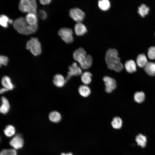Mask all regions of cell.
Segmentation results:
<instances>
[{
  "label": "cell",
  "instance_id": "obj_36",
  "mask_svg": "<svg viewBox=\"0 0 155 155\" xmlns=\"http://www.w3.org/2000/svg\"></svg>",
  "mask_w": 155,
  "mask_h": 155
},
{
  "label": "cell",
  "instance_id": "obj_12",
  "mask_svg": "<svg viewBox=\"0 0 155 155\" xmlns=\"http://www.w3.org/2000/svg\"><path fill=\"white\" fill-rule=\"evenodd\" d=\"M74 29L75 34L79 36L84 35L87 31L86 26L81 22L77 23L74 26Z\"/></svg>",
  "mask_w": 155,
  "mask_h": 155
},
{
  "label": "cell",
  "instance_id": "obj_17",
  "mask_svg": "<svg viewBox=\"0 0 155 155\" xmlns=\"http://www.w3.org/2000/svg\"><path fill=\"white\" fill-rule=\"evenodd\" d=\"M25 18L29 25L33 26L37 24L38 19L37 15L33 13H28Z\"/></svg>",
  "mask_w": 155,
  "mask_h": 155
},
{
  "label": "cell",
  "instance_id": "obj_34",
  "mask_svg": "<svg viewBox=\"0 0 155 155\" xmlns=\"http://www.w3.org/2000/svg\"><path fill=\"white\" fill-rule=\"evenodd\" d=\"M9 90L8 89H7L5 88H2L0 90V93L1 94L5 92H7Z\"/></svg>",
  "mask_w": 155,
  "mask_h": 155
},
{
  "label": "cell",
  "instance_id": "obj_2",
  "mask_svg": "<svg viewBox=\"0 0 155 155\" xmlns=\"http://www.w3.org/2000/svg\"><path fill=\"white\" fill-rule=\"evenodd\" d=\"M14 29L19 33L28 35L35 33L37 30L38 24L31 26L27 22L25 18L20 17L16 19L13 23Z\"/></svg>",
  "mask_w": 155,
  "mask_h": 155
},
{
  "label": "cell",
  "instance_id": "obj_35",
  "mask_svg": "<svg viewBox=\"0 0 155 155\" xmlns=\"http://www.w3.org/2000/svg\"><path fill=\"white\" fill-rule=\"evenodd\" d=\"M61 155H73V154L71 152H69L67 153H61Z\"/></svg>",
  "mask_w": 155,
  "mask_h": 155
},
{
  "label": "cell",
  "instance_id": "obj_30",
  "mask_svg": "<svg viewBox=\"0 0 155 155\" xmlns=\"http://www.w3.org/2000/svg\"><path fill=\"white\" fill-rule=\"evenodd\" d=\"M148 55L149 59H155V46H152L148 49Z\"/></svg>",
  "mask_w": 155,
  "mask_h": 155
},
{
  "label": "cell",
  "instance_id": "obj_25",
  "mask_svg": "<svg viewBox=\"0 0 155 155\" xmlns=\"http://www.w3.org/2000/svg\"><path fill=\"white\" fill-rule=\"evenodd\" d=\"M98 5L101 10L105 11L109 9L111 4L108 0H100L98 1Z\"/></svg>",
  "mask_w": 155,
  "mask_h": 155
},
{
  "label": "cell",
  "instance_id": "obj_23",
  "mask_svg": "<svg viewBox=\"0 0 155 155\" xmlns=\"http://www.w3.org/2000/svg\"><path fill=\"white\" fill-rule=\"evenodd\" d=\"M111 125L113 128L116 129H119L121 128L123 124L121 119L119 117H114L111 122Z\"/></svg>",
  "mask_w": 155,
  "mask_h": 155
},
{
  "label": "cell",
  "instance_id": "obj_9",
  "mask_svg": "<svg viewBox=\"0 0 155 155\" xmlns=\"http://www.w3.org/2000/svg\"><path fill=\"white\" fill-rule=\"evenodd\" d=\"M103 80L105 86V90L108 93L111 92L117 87L116 82L113 78L108 76H105Z\"/></svg>",
  "mask_w": 155,
  "mask_h": 155
},
{
  "label": "cell",
  "instance_id": "obj_10",
  "mask_svg": "<svg viewBox=\"0 0 155 155\" xmlns=\"http://www.w3.org/2000/svg\"><path fill=\"white\" fill-rule=\"evenodd\" d=\"M24 141L21 136L18 135L14 137L10 142V145L15 149H18L22 148Z\"/></svg>",
  "mask_w": 155,
  "mask_h": 155
},
{
  "label": "cell",
  "instance_id": "obj_18",
  "mask_svg": "<svg viewBox=\"0 0 155 155\" xmlns=\"http://www.w3.org/2000/svg\"><path fill=\"white\" fill-rule=\"evenodd\" d=\"M147 58L144 54L138 55L136 59V63L140 67H144L148 63Z\"/></svg>",
  "mask_w": 155,
  "mask_h": 155
},
{
  "label": "cell",
  "instance_id": "obj_14",
  "mask_svg": "<svg viewBox=\"0 0 155 155\" xmlns=\"http://www.w3.org/2000/svg\"><path fill=\"white\" fill-rule=\"evenodd\" d=\"M1 105L0 108V111L3 114H6L9 111L10 108V105L8 100L5 97L2 96L1 98Z\"/></svg>",
  "mask_w": 155,
  "mask_h": 155
},
{
  "label": "cell",
  "instance_id": "obj_21",
  "mask_svg": "<svg viewBox=\"0 0 155 155\" xmlns=\"http://www.w3.org/2000/svg\"><path fill=\"white\" fill-rule=\"evenodd\" d=\"M78 91L82 96L85 97L88 96L91 93L90 89L85 85L80 86L78 88Z\"/></svg>",
  "mask_w": 155,
  "mask_h": 155
},
{
  "label": "cell",
  "instance_id": "obj_20",
  "mask_svg": "<svg viewBox=\"0 0 155 155\" xmlns=\"http://www.w3.org/2000/svg\"><path fill=\"white\" fill-rule=\"evenodd\" d=\"M13 22L11 19H9L6 15L1 14L0 16V24L1 26L4 28H7L8 23L13 24Z\"/></svg>",
  "mask_w": 155,
  "mask_h": 155
},
{
  "label": "cell",
  "instance_id": "obj_16",
  "mask_svg": "<svg viewBox=\"0 0 155 155\" xmlns=\"http://www.w3.org/2000/svg\"><path fill=\"white\" fill-rule=\"evenodd\" d=\"M1 83L4 88L9 90H13L14 87L11 79L7 76H4L2 78Z\"/></svg>",
  "mask_w": 155,
  "mask_h": 155
},
{
  "label": "cell",
  "instance_id": "obj_11",
  "mask_svg": "<svg viewBox=\"0 0 155 155\" xmlns=\"http://www.w3.org/2000/svg\"><path fill=\"white\" fill-rule=\"evenodd\" d=\"M65 79L61 75L56 74L54 77L53 82L54 84L58 87H63L66 82Z\"/></svg>",
  "mask_w": 155,
  "mask_h": 155
},
{
  "label": "cell",
  "instance_id": "obj_28",
  "mask_svg": "<svg viewBox=\"0 0 155 155\" xmlns=\"http://www.w3.org/2000/svg\"><path fill=\"white\" fill-rule=\"evenodd\" d=\"M4 133L7 136L10 137L13 135L15 133V129L14 127L11 125H8L4 129Z\"/></svg>",
  "mask_w": 155,
  "mask_h": 155
},
{
  "label": "cell",
  "instance_id": "obj_7",
  "mask_svg": "<svg viewBox=\"0 0 155 155\" xmlns=\"http://www.w3.org/2000/svg\"><path fill=\"white\" fill-rule=\"evenodd\" d=\"M69 15L73 20L78 23L81 22L83 20L85 14L82 10L78 8L75 7L70 9Z\"/></svg>",
  "mask_w": 155,
  "mask_h": 155
},
{
  "label": "cell",
  "instance_id": "obj_33",
  "mask_svg": "<svg viewBox=\"0 0 155 155\" xmlns=\"http://www.w3.org/2000/svg\"><path fill=\"white\" fill-rule=\"evenodd\" d=\"M40 3L42 5H46L50 3L51 0H40L39 1Z\"/></svg>",
  "mask_w": 155,
  "mask_h": 155
},
{
  "label": "cell",
  "instance_id": "obj_22",
  "mask_svg": "<svg viewBox=\"0 0 155 155\" xmlns=\"http://www.w3.org/2000/svg\"><path fill=\"white\" fill-rule=\"evenodd\" d=\"M92 74L88 71H85L81 74V80L85 85L89 84L91 81Z\"/></svg>",
  "mask_w": 155,
  "mask_h": 155
},
{
  "label": "cell",
  "instance_id": "obj_6",
  "mask_svg": "<svg viewBox=\"0 0 155 155\" xmlns=\"http://www.w3.org/2000/svg\"><path fill=\"white\" fill-rule=\"evenodd\" d=\"M73 31L71 28L63 27L59 30L58 34L64 42L69 44L73 41Z\"/></svg>",
  "mask_w": 155,
  "mask_h": 155
},
{
  "label": "cell",
  "instance_id": "obj_32",
  "mask_svg": "<svg viewBox=\"0 0 155 155\" xmlns=\"http://www.w3.org/2000/svg\"><path fill=\"white\" fill-rule=\"evenodd\" d=\"M38 15L40 18L43 20L46 19L47 17L46 12L43 10H41L39 11Z\"/></svg>",
  "mask_w": 155,
  "mask_h": 155
},
{
  "label": "cell",
  "instance_id": "obj_24",
  "mask_svg": "<svg viewBox=\"0 0 155 155\" xmlns=\"http://www.w3.org/2000/svg\"><path fill=\"white\" fill-rule=\"evenodd\" d=\"M49 118L52 122L57 123L61 120V116L59 112L57 111H53L49 114Z\"/></svg>",
  "mask_w": 155,
  "mask_h": 155
},
{
  "label": "cell",
  "instance_id": "obj_1",
  "mask_svg": "<svg viewBox=\"0 0 155 155\" xmlns=\"http://www.w3.org/2000/svg\"><path fill=\"white\" fill-rule=\"evenodd\" d=\"M105 60L108 67L111 70L119 72L123 68V65L118 57V51L115 49H110L107 51Z\"/></svg>",
  "mask_w": 155,
  "mask_h": 155
},
{
  "label": "cell",
  "instance_id": "obj_31",
  "mask_svg": "<svg viewBox=\"0 0 155 155\" xmlns=\"http://www.w3.org/2000/svg\"><path fill=\"white\" fill-rule=\"evenodd\" d=\"M8 62V57L5 56L0 55V64L1 65H6Z\"/></svg>",
  "mask_w": 155,
  "mask_h": 155
},
{
  "label": "cell",
  "instance_id": "obj_19",
  "mask_svg": "<svg viewBox=\"0 0 155 155\" xmlns=\"http://www.w3.org/2000/svg\"><path fill=\"white\" fill-rule=\"evenodd\" d=\"M144 68L145 71L148 75L151 76L155 75V63L148 62Z\"/></svg>",
  "mask_w": 155,
  "mask_h": 155
},
{
  "label": "cell",
  "instance_id": "obj_26",
  "mask_svg": "<svg viewBox=\"0 0 155 155\" xmlns=\"http://www.w3.org/2000/svg\"><path fill=\"white\" fill-rule=\"evenodd\" d=\"M150 9L144 4H142L138 8L137 12L142 17H144L148 14Z\"/></svg>",
  "mask_w": 155,
  "mask_h": 155
},
{
  "label": "cell",
  "instance_id": "obj_8",
  "mask_svg": "<svg viewBox=\"0 0 155 155\" xmlns=\"http://www.w3.org/2000/svg\"><path fill=\"white\" fill-rule=\"evenodd\" d=\"M82 74L81 68L77 65L76 63L74 62L69 67V71L65 79L66 82L73 76H77Z\"/></svg>",
  "mask_w": 155,
  "mask_h": 155
},
{
  "label": "cell",
  "instance_id": "obj_13",
  "mask_svg": "<svg viewBox=\"0 0 155 155\" xmlns=\"http://www.w3.org/2000/svg\"><path fill=\"white\" fill-rule=\"evenodd\" d=\"M135 141L138 146L142 148H144L146 145L147 138L144 135L140 133L136 136Z\"/></svg>",
  "mask_w": 155,
  "mask_h": 155
},
{
  "label": "cell",
  "instance_id": "obj_3",
  "mask_svg": "<svg viewBox=\"0 0 155 155\" xmlns=\"http://www.w3.org/2000/svg\"><path fill=\"white\" fill-rule=\"evenodd\" d=\"M73 56L74 59L79 63L82 69H87L91 66L92 57L90 55H87L83 48H80L76 50L73 53Z\"/></svg>",
  "mask_w": 155,
  "mask_h": 155
},
{
  "label": "cell",
  "instance_id": "obj_5",
  "mask_svg": "<svg viewBox=\"0 0 155 155\" xmlns=\"http://www.w3.org/2000/svg\"><path fill=\"white\" fill-rule=\"evenodd\" d=\"M26 48L30 50L32 54L35 56L39 55L42 52L41 44L36 37L31 38L27 42Z\"/></svg>",
  "mask_w": 155,
  "mask_h": 155
},
{
  "label": "cell",
  "instance_id": "obj_4",
  "mask_svg": "<svg viewBox=\"0 0 155 155\" xmlns=\"http://www.w3.org/2000/svg\"><path fill=\"white\" fill-rule=\"evenodd\" d=\"M18 8L23 12L33 13L37 15V4L35 0H21L19 3Z\"/></svg>",
  "mask_w": 155,
  "mask_h": 155
},
{
  "label": "cell",
  "instance_id": "obj_15",
  "mask_svg": "<svg viewBox=\"0 0 155 155\" xmlns=\"http://www.w3.org/2000/svg\"><path fill=\"white\" fill-rule=\"evenodd\" d=\"M125 67L127 71L131 73L136 70V65L135 62L132 60L127 61L125 64Z\"/></svg>",
  "mask_w": 155,
  "mask_h": 155
},
{
  "label": "cell",
  "instance_id": "obj_29",
  "mask_svg": "<svg viewBox=\"0 0 155 155\" xmlns=\"http://www.w3.org/2000/svg\"><path fill=\"white\" fill-rule=\"evenodd\" d=\"M0 155H17V152L15 149H5L1 152Z\"/></svg>",
  "mask_w": 155,
  "mask_h": 155
},
{
  "label": "cell",
  "instance_id": "obj_27",
  "mask_svg": "<svg viewBox=\"0 0 155 155\" xmlns=\"http://www.w3.org/2000/svg\"><path fill=\"white\" fill-rule=\"evenodd\" d=\"M145 94L142 91L136 92L134 95V100L137 103H141L144 100Z\"/></svg>",
  "mask_w": 155,
  "mask_h": 155
}]
</instances>
